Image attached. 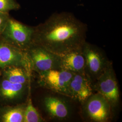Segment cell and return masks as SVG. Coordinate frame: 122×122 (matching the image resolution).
I'll list each match as a JSON object with an SVG mask.
<instances>
[{
	"instance_id": "6da1fadb",
	"label": "cell",
	"mask_w": 122,
	"mask_h": 122,
	"mask_svg": "<svg viewBox=\"0 0 122 122\" xmlns=\"http://www.w3.org/2000/svg\"><path fill=\"white\" fill-rule=\"evenodd\" d=\"M87 25L72 13H54L35 26L33 43L61 56L82 47L86 41Z\"/></svg>"
},
{
	"instance_id": "7a4b0ae2",
	"label": "cell",
	"mask_w": 122,
	"mask_h": 122,
	"mask_svg": "<svg viewBox=\"0 0 122 122\" xmlns=\"http://www.w3.org/2000/svg\"><path fill=\"white\" fill-rule=\"evenodd\" d=\"M34 32L35 27L27 25L10 16L0 38L25 52L33 44Z\"/></svg>"
},
{
	"instance_id": "3957f363",
	"label": "cell",
	"mask_w": 122,
	"mask_h": 122,
	"mask_svg": "<svg viewBox=\"0 0 122 122\" xmlns=\"http://www.w3.org/2000/svg\"><path fill=\"white\" fill-rule=\"evenodd\" d=\"M82 49L85 58V73L92 84L112 62L100 49L86 41Z\"/></svg>"
},
{
	"instance_id": "277c9868",
	"label": "cell",
	"mask_w": 122,
	"mask_h": 122,
	"mask_svg": "<svg viewBox=\"0 0 122 122\" xmlns=\"http://www.w3.org/2000/svg\"><path fill=\"white\" fill-rule=\"evenodd\" d=\"M25 52L31 71L38 75L48 70L61 68L60 56L40 45L33 43Z\"/></svg>"
},
{
	"instance_id": "5b68a950",
	"label": "cell",
	"mask_w": 122,
	"mask_h": 122,
	"mask_svg": "<svg viewBox=\"0 0 122 122\" xmlns=\"http://www.w3.org/2000/svg\"><path fill=\"white\" fill-rule=\"evenodd\" d=\"M82 104L83 116L88 121L107 122L110 119L113 109L108 100L100 94L93 93Z\"/></svg>"
},
{
	"instance_id": "8992f818",
	"label": "cell",
	"mask_w": 122,
	"mask_h": 122,
	"mask_svg": "<svg viewBox=\"0 0 122 122\" xmlns=\"http://www.w3.org/2000/svg\"><path fill=\"white\" fill-rule=\"evenodd\" d=\"M93 92L100 94L108 100L112 109L118 105L119 91L112 63L92 84Z\"/></svg>"
},
{
	"instance_id": "52a82bcc",
	"label": "cell",
	"mask_w": 122,
	"mask_h": 122,
	"mask_svg": "<svg viewBox=\"0 0 122 122\" xmlns=\"http://www.w3.org/2000/svg\"><path fill=\"white\" fill-rule=\"evenodd\" d=\"M74 73L62 68L53 69L38 75L39 86L66 96L67 89Z\"/></svg>"
},
{
	"instance_id": "ba28073f",
	"label": "cell",
	"mask_w": 122,
	"mask_h": 122,
	"mask_svg": "<svg viewBox=\"0 0 122 122\" xmlns=\"http://www.w3.org/2000/svg\"><path fill=\"white\" fill-rule=\"evenodd\" d=\"M12 66H21L32 71L25 52L0 38V69Z\"/></svg>"
},
{
	"instance_id": "9c48e42d",
	"label": "cell",
	"mask_w": 122,
	"mask_h": 122,
	"mask_svg": "<svg viewBox=\"0 0 122 122\" xmlns=\"http://www.w3.org/2000/svg\"><path fill=\"white\" fill-rule=\"evenodd\" d=\"M30 85L12 83L1 76L0 78V106L20 103L28 95Z\"/></svg>"
},
{
	"instance_id": "30bf717a",
	"label": "cell",
	"mask_w": 122,
	"mask_h": 122,
	"mask_svg": "<svg viewBox=\"0 0 122 122\" xmlns=\"http://www.w3.org/2000/svg\"><path fill=\"white\" fill-rule=\"evenodd\" d=\"M93 93L92 82L86 74L74 73L67 87L66 96L82 103Z\"/></svg>"
},
{
	"instance_id": "8fae6325",
	"label": "cell",
	"mask_w": 122,
	"mask_h": 122,
	"mask_svg": "<svg viewBox=\"0 0 122 122\" xmlns=\"http://www.w3.org/2000/svg\"><path fill=\"white\" fill-rule=\"evenodd\" d=\"M43 104L44 109L51 118L62 120L67 118L70 115L69 105L61 98L46 96L43 99Z\"/></svg>"
},
{
	"instance_id": "7c38bea8",
	"label": "cell",
	"mask_w": 122,
	"mask_h": 122,
	"mask_svg": "<svg viewBox=\"0 0 122 122\" xmlns=\"http://www.w3.org/2000/svg\"><path fill=\"white\" fill-rule=\"evenodd\" d=\"M61 68L74 73H85V58L82 48L60 56Z\"/></svg>"
},
{
	"instance_id": "4fadbf2b",
	"label": "cell",
	"mask_w": 122,
	"mask_h": 122,
	"mask_svg": "<svg viewBox=\"0 0 122 122\" xmlns=\"http://www.w3.org/2000/svg\"><path fill=\"white\" fill-rule=\"evenodd\" d=\"M1 76L12 83L30 85L31 71L19 66H9L0 69Z\"/></svg>"
},
{
	"instance_id": "5bb4252c",
	"label": "cell",
	"mask_w": 122,
	"mask_h": 122,
	"mask_svg": "<svg viewBox=\"0 0 122 122\" xmlns=\"http://www.w3.org/2000/svg\"><path fill=\"white\" fill-rule=\"evenodd\" d=\"M25 103L0 106V122H24Z\"/></svg>"
},
{
	"instance_id": "9a60e30c",
	"label": "cell",
	"mask_w": 122,
	"mask_h": 122,
	"mask_svg": "<svg viewBox=\"0 0 122 122\" xmlns=\"http://www.w3.org/2000/svg\"><path fill=\"white\" fill-rule=\"evenodd\" d=\"M30 95V93L29 92L27 100L25 103L24 122H44V119L33 104Z\"/></svg>"
},
{
	"instance_id": "2e32d148",
	"label": "cell",
	"mask_w": 122,
	"mask_h": 122,
	"mask_svg": "<svg viewBox=\"0 0 122 122\" xmlns=\"http://www.w3.org/2000/svg\"><path fill=\"white\" fill-rule=\"evenodd\" d=\"M20 5L16 0H0V12L9 13L11 10H16Z\"/></svg>"
},
{
	"instance_id": "e0dca14e",
	"label": "cell",
	"mask_w": 122,
	"mask_h": 122,
	"mask_svg": "<svg viewBox=\"0 0 122 122\" xmlns=\"http://www.w3.org/2000/svg\"><path fill=\"white\" fill-rule=\"evenodd\" d=\"M10 17L9 13L0 12V35L4 30Z\"/></svg>"
},
{
	"instance_id": "ac0fdd59",
	"label": "cell",
	"mask_w": 122,
	"mask_h": 122,
	"mask_svg": "<svg viewBox=\"0 0 122 122\" xmlns=\"http://www.w3.org/2000/svg\"><path fill=\"white\" fill-rule=\"evenodd\" d=\"M1 77V72H0V78Z\"/></svg>"
}]
</instances>
